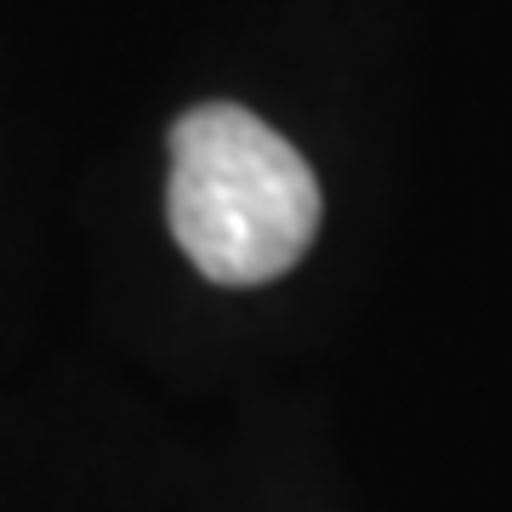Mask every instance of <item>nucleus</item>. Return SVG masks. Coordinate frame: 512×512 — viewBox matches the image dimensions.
<instances>
[{
	"label": "nucleus",
	"mask_w": 512,
	"mask_h": 512,
	"mask_svg": "<svg viewBox=\"0 0 512 512\" xmlns=\"http://www.w3.org/2000/svg\"><path fill=\"white\" fill-rule=\"evenodd\" d=\"M165 217L211 285H268L319 234V177L251 109L200 103L171 126Z\"/></svg>",
	"instance_id": "obj_1"
}]
</instances>
